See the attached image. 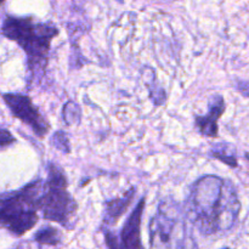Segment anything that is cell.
Segmentation results:
<instances>
[{"instance_id": "2", "label": "cell", "mask_w": 249, "mask_h": 249, "mask_svg": "<svg viewBox=\"0 0 249 249\" xmlns=\"http://www.w3.org/2000/svg\"><path fill=\"white\" fill-rule=\"evenodd\" d=\"M1 34L15 41L27 55L28 84L45 75L49 51L58 29L51 22H39L33 17L6 16L1 24Z\"/></svg>"}, {"instance_id": "15", "label": "cell", "mask_w": 249, "mask_h": 249, "mask_svg": "<svg viewBox=\"0 0 249 249\" xmlns=\"http://www.w3.org/2000/svg\"><path fill=\"white\" fill-rule=\"evenodd\" d=\"M237 90L242 95H245L246 97H249V82H243V80H240L237 82Z\"/></svg>"}, {"instance_id": "1", "label": "cell", "mask_w": 249, "mask_h": 249, "mask_svg": "<svg viewBox=\"0 0 249 249\" xmlns=\"http://www.w3.org/2000/svg\"><path fill=\"white\" fill-rule=\"evenodd\" d=\"M184 208L192 225L203 236H212L235 225L241 203L232 182L206 175L192 185Z\"/></svg>"}, {"instance_id": "4", "label": "cell", "mask_w": 249, "mask_h": 249, "mask_svg": "<svg viewBox=\"0 0 249 249\" xmlns=\"http://www.w3.org/2000/svg\"><path fill=\"white\" fill-rule=\"evenodd\" d=\"M45 181L36 179L17 191L0 195V228L23 236L38 223V211Z\"/></svg>"}, {"instance_id": "11", "label": "cell", "mask_w": 249, "mask_h": 249, "mask_svg": "<svg viewBox=\"0 0 249 249\" xmlns=\"http://www.w3.org/2000/svg\"><path fill=\"white\" fill-rule=\"evenodd\" d=\"M212 156L218 158L219 160L228 164L229 167L236 168L237 167V158H236L235 153L232 152V148L228 145H223V143H218L215 147L212 148L211 151Z\"/></svg>"}, {"instance_id": "12", "label": "cell", "mask_w": 249, "mask_h": 249, "mask_svg": "<svg viewBox=\"0 0 249 249\" xmlns=\"http://www.w3.org/2000/svg\"><path fill=\"white\" fill-rule=\"evenodd\" d=\"M63 121L67 125H72V124H79L80 122V108L77 104L70 101L68 104L65 105L63 107Z\"/></svg>"}, {"instance_id": "13", "label": "cell", "mask_w": 249, "mask_h": 249, "mask_svg": "<svg viewBox=\"0 0 249 249\" xmlns=\"http://www.w3.org/2000/svg\"><path fill=\"white\" fill-rule=\"evenodd\" d=\"M51 142L55 146L57 150H60L61 152L63 153H70L71 147H70V140H68L67 135L65 134V131L60 130L56 131L53 135V139H51Z\"/></svg>"}, {"instance_id": "8", "label": "cell", "mask_w": 249, "mask_h": 249, "mask_svg": "<svg viewBox=\"0 0 249 249\" xmlns=\"http://www.w3.org/2000/svg\"><path fill=\"white\" fill-rule=\"evenodd\" d=\"M225 111V100L220 95H214L209 100L208 113L206 116H197L195 123L199 133L208 138L218 136V121Z\"/></svg>"}, {"instance_id": "6", "label": "cell", "mask_w": 249, "mask_h": 249, "mask_svg": "<svg viewBox=\"0 0 249 249\" xmlns=\"http://www.w3.org/2000/svg\"><path fill=\"white\" fill-rule=\"evenodd\" d=\"M145 204L146 198L142 197L119 232L114 233L111 230H104L107 249H143L141 241V220Z\"/></svg>"}, {"instance_id": "5", "label": "cell", "mask_w": 249, "mask_h": 249, "mask_svg": "<svg viewBox=\"0 0 249 249\" xmlns=\"http://www.w3.org/2000/svg\"><path fill=\"white\" fill-rule=\"evenodd\" d=\"M67 178L60 165H48V179L40 197L39 211L45 220L72 229V220L77 212V203L67 190Z\"/></svg>"}, {"instance_id": "16", "label": "cell", "mask_w": 249, "mask_h": 249, "mask_svg": "<svg viewBox=\"0 0 249 249\" xmlns=\"http://www.w3.org/2000/svg\"><path fill=\"white\" fill-rule=\"evenodd\" d=\"M4 2H5V0H0V6H1V5L4 4Z\"/></svg>"}, {"instance_id": "14", "label": "cell", "mask_w": 249, "mask_h": 249, "mask_svg": "<svg viewBox=\"0 0 249 249\" xmlns=\"http://www.w3.org/2000/svg\"><path fill=\"white\" fill-rule=\"evenodd\" d=\"M15 142H16V139L12 136V134L7 129L0 128V151L9 147Z\"/></svg>"}, {"instance_id": "7", "label": "cell", "mask_w": 249, "mask_h": 249, "mask_svg": "<svg viewBox=\"0 0 249 249\" xmlns=\"http://www.w3.org/2000/svg\"><path fill=\"white\" fill-rule=\"evenodd\" d=\"M2 100L11 111L12 116L28 125L36 136L44 138L48 134L50 129L49 123L28 96L18 92H7L2 94Z\"/></svg>"}, {"instance_id": "3", "label": "cell", "mask_w": 249, "mask_h": 249, "mask_svg": "<svg viewBox=\"0 0 249 249\" xmlns=\"http://www.w3.org/2000/svg\"><path fill=\"white\" fill-rule=\"evenodd\" d=\"M192 224L175 199H163L150 221V249H198Z\"/></svg>"}, {"instance_id": "9", "label": "cell", "mask_w": 249, "mask_h": 249, "mask_svg": "<svg viewBox=\"0 0 249 249\" xmlns=\"http://www.w3.org/2000/svg\"><path fill=\"white\" fill-rule=\"evenodd\" d=\"M135 192V187H131V189L129 190V191H126L122 197L113 198L111 199V201L106 202V204H105L104 220H102V229H104V230H106L109 226L117 224L119 218L125 213L126 209L129 208V206H130L131 202H133Z\"/></svg>"}, {"instance_id": "10", "label": "cell", "mask_w": 249, "mask_h": 249, "mask_svg": "<svg viewBox=\"0 0 249 249\" xmlns=\"http://www.w3.org/2000/svg\"><path fill=\"white\" fill-rule=\"evenodd\" d=\"M61 240H62V236H61L60 231L53 226H45L34 235V241L39 246L56 247L57 245H60Z\"/></svg>"}, {"instance_id": "17", "label": "cell", "mask_w": 249, "mask_h": 249, "mask_svg": "<svg viewBox=\"0 0 249 249\" xmlns=\"http://www.w3.org/2000/svg\"><path fill=\"white\" fill-rule=\"evenodd\" d=\"M226 249H228V248H226Z\"/></svg>"}]
</instances>
